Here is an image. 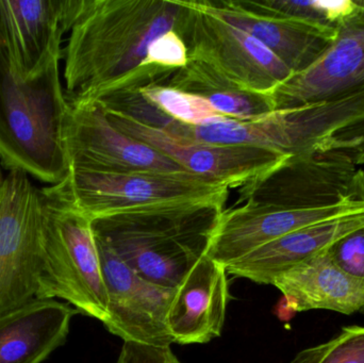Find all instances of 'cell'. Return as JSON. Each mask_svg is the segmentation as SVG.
Masks as SVG:
<instances>
[{
    "instance_id": "10",
    "label": "cell",
    "mask_w": 364,
    "mask_h": 363,
    "mask_svg": "<svg viewBox=\"0 0 364 363\" xmlns=\"http://www.w3.org/2000/svg\"><path fill=\"white\" fill-rule=\"evenodd\" d=\"M64 141L70 172L188 173L164 153L117 129L98 102L70 104Z\"/></svg>"
},
{
    "instance_id": "4",
    "label": "cell",
    "mask_w": 364,
    "mask_h": 363,
    "mask_svg": "<svg viewBox=\"0 0 364 363\" xmlns=\"http://www.w3.org/2000/svg\"><path fill=\"white\" fill-rule=\"evenodd\" d=\"M159 129L184 140L256 147L289 158L363 134L364 90L331 102L274 111L252 121L226 119L192 126L168 119Z\"/></svg>"
},
{
    "instance_id": "25",
    "label": "cell",
    "mask_w": 364,
    "mask_h": 363,
    "mask_svg": "<svg viewBox=\"0 0 364 363\" xmlns=\"http://www.w3.org/2000/svg\"><path fill=\"white\" fill-rule=\"evenodd\" d=\"M326 251L342 271L364 281V226L333 243Z\"/></svg>"
},
{
    "instance_id": "16",
    "label": "cell",
    "mask_w": 364,
    "mask_h": 363,
    "mask_svg": "<svg viewBox=\"0 0 364 363\" xmlns=\"http://www.w3.org/2000/svg\"><path fill=\"white\" fill-rule=\"evenodd\" d=\"M197 6L262 43L293 74L314 65L335 40L337 29L252 14L232 0H195Z\"/></svg>"
},
{
    "instance_id": "23",
    "label": "cell",
    "mask_w": 364,
    "mask_h": 363,
    "mask_svg": "<svg viewBox=\"0 0 364 363\" xmlns=\"http://www.w3.org/2000/svg\"><path fill=\"white\" fill-rule=\"evenodd\" d=\"M139 92L149 104L166 117L186 125L203 126L229 119L203 98L168 85H151Z\"/></svg>"
},
{
    "instance_id": "9",
    "label": "cell",
    "mask_w": 364,
    "mask_h": 363,
    "mask_svg": "<svg viewBox=\"0 0 364 363\" xmlns=\"http://www.w3.org/2000/svg\"><path fill=\"white\" fill-rule=\"evenodd\" d=\"M42 234V190L23 170H10L0 188V313L36 298Z\"/></svg>"
},
{
    "instance_id": "14",
    "label": "cell",
    "mask_w": 364,
    "mask_h": 363,
    "mask_svg": "<svg viewBox=\"0 0 364 363\" xmlns=\"http://www.w3.org/2000/svg\"><path fill=\"white\" fill-rule=\"evenodd\" d=\"M66 0H0V49L15 72L36 78L61 61Z\"/></svg>"
},
{
    "instance_id": "20",
    "label": "cell",
    "mask_w": 364,
    "mask_h": 363,
    "mask_svg": "<svg viewBox=\"0 0 364 363\" xmlns=\"http://www.w3.org/2000/svg\"><path fill=\"white\" fill-rule=\"evenodd\" d=\"M272 286L294 313L321 309L348 315L364 311V281L342 271L326 251L282 273Z\"/></svg>"
},
{
    "instance_id": "12",
    "label": "cell",
    "mask_w": 364,
    "mask_h": 363,
    "mask_svg": "<svg viewBox=\"0 0 364 363\" xmlns=\"http://www.w3.org/2000/svg\"><path fill=\"white\" fill-rule=\"evenodd\" d=\"M364 90V0L340 21L335 40L308 70L293 74L271 94L274 111L291 110Z\"/></svg>"
},
{
    "instance_id": "21",
    "label": "cell",
    "mask_w": 364,
    "mask_h": 363,
    "mask_svg": "<svg viewBox=\"0 0 364 363\" xmlns=\"http://www.w3.org/2000/svg\"><path fill=\"white\" fill-rule=\"evenodd\" d=\"M164 85L207 100L220 114L252 121L274 112L271 95L250 91L208 64L188 60Z\"/></svg>"
},
{
    "instance_id": "5",
    "label": "cell",
    "mask_w": 364,
    "mask_h": 363,
    "mask_svg": "<svg viewBox=\"0 0 364 363\" xmlns=\"http://www.w3.org/2000/svg\"><path fill=\"white\" fill-rule=\"evenodd\" d=\"M42 264L38 300H65L104 322L107 293L92 220L53 185L42 190Z\"/></svg>"
},
{
    "instance_id": "27",
    "label": "cell",
    "mask_w": 364,
    "mask_h": 363,
    "mask_svg": "<svg viewBox=\"0 0 364 363\" xmlns=\"http://www.w3.org/2000/svg\"><path fill=\"white\" fill-rule=\"evenodd\" d=\"M115 363H181L170 347H154L143 343L124 342Z\"/></svg>"
},
{
    "instance_id": "26",
    "label": "cell",
    "mask_w": 364,
    "mask_h": 363,
    "mask_svg": "<svg viewBox=\"0 0 364 363\" xmlns=\"http://www.w3.org/2000/svg\"><path fill=\"white\" fill-rule=\"evenodd\" d=\"M188 62V49L175 30L154 40L147 55V65L176 72Z\"/></svg>"
},
{
    "instance_id": "19",
    "label": "cell",
    "mask_w": 364,
    "mask_h": 363,
    "mask_svg": "<svg viewBox=\"0 0 364 363\" xmlns=\"http://www.w3.org/2000/svg\"><path fill=\"white\" fill-rule=\"evenodd\" d=\"M77 310L57 300H34L0 313V363H42L65 343Z\"/></svg>"
},
{
    "instance_id": "18",
    "label": "cell",
    "mask_w": 364,
    "mask_h": 363,
    "mask_svg": "<svg viewBox=\"0 0 364 363\" xmlns=\"http://www.w3.org/2000/svg\"><path fill=\"white\" fill-rule=\"evenodd\" d=\"M363 226L364 209L331 217L262 245L225 269L227 274L261 285H272L282 273L323 253Z\"/></svg>"
},
{
    "instance_id": "28",
    "label": "cell",
    "mask_w": 364,
    "mask_h": 363,
    "mask_svg": "<svg viewBox=\"0 0 364 363\" xmlns=\"http://www.w3.org/2000/svg\"><path fill=\"white\" fill-rule=\"evenodd\" d=\"M358 163H364V134L363 138V143H361L360 147L358 149Z\"/></svg>"
},
{
    "instance_id": "17",
    "label": "cell",
    "mask_w": 364,
    "mask_h": 363,
    "mask_svg": "<svg viewBox=\"0 0 364 363\" xmlns=\"http://www.w3.org/2000/svg\"><path fill=\"white\" fill-rule=\"evenodd\" d=\"M225 266L205 256L177 288L168 325L175 343L203 345L220 336L228 304Z\"/></svg>"
},
{
    "instance_id": "3",
    "label": "cell",
    "mask_w": 364,
    "mask_h": 363,
    "mask_svg": "<svg viewBox=\"0 0 364 363\" xmlns=\"http://www.w3.org/2000/svg\"><path fill=\"white\" fill-rule=\"evenodd\" d=\"M70 104L60 62L32 79L19 76L0 49V163L55 185L70 174L65 123Z\"/></svg>"
},
{
    "instance_id": "8",
    "label": "cell",
    "mask_w": 364,
    "mask_h": 363,
    "mask_svg": "<svg viewBox=\"0 0 364 363\" xmlns=\"http://www.w3.org/2000/svg\"><path fill=\"white\" fill-rule=\"evenodd\" d=\"M182 6L176 32L188 49V60L200 61L241 87L271 95L293 72L247 32L229 25L197 6Z\"/></svg>"
},
{
    "instance_id": "2",
    "label": "cell",
    "mask_w": 364,
    "mask_h": 363,
    "mask_svg": "<svg viewBox=\"0 0 364 363\" xmlns=\"http://www.w3.org/2000/svg\"><path fill=\"white\" fill-rule=\"evenodd\" d=\"M223 202H190L126 211L92 220L96 240L145 281L177 289L207 256Z\"/></svg>"
},
{
    "instance_id": "22",
    "label": "cell",
    "mask_w": 364,
    "mask_h": 363,
    "mask_svg": "<svg viewBox=\"0 0 364 363\" xmlns=\"http://www.w3.org/2000/svg\"><path fill=\"white\" fill-rule=\"evenodd\" d=\"M247 12L269 18L304 21L337 29L356 1H299V0H232Z\"/></svg>"
},
{
    "instance_id": "13",
    "label": "cell",
    "mask_w": 364,
    "mask_h": 363,
    "mask_svg": "<svg viewBox=\"0 0 364 363\" xmlns=\"http://www.w3.org/2000/svg\"><path fill=\"white\" fill-rule=\"evenodd\" d=\"M105 111L111 123L124 134L164 153L186 172L229 189L242 187L287 159L256 147L184 140L121 113Z\"/></svg>"
},
{
    "instance_id": "7",
    "label": "cell",
    "mask_w": 364,
    "mask_h": 363,
    "mask_svg": "<svg viewBox=\"0 0 364 363\" xmlns=\"http://www.w3.org/2000/svg\"><path fill=\"white\" fill-rule=\"evenodd\" d=\"M90 219L190 202H223L229 188L190 173L102 174L70 170L53 185Z\"/></svg>"
},
{
    "instance_id": "11",
    "label": "cell",
    "mask_w": 364,
    "mask_h": 363,
    "mask_svg": "<svg viewBox=\"0 0 364 363\" xmlns=\"http://www.w3.org/2000/svg\"><path fill=\"white\" fill-rule=\"evenodd\" d=\"M107 293L105 327L124 342L170 347L168 311L177 289L154 285L96 240Z\"/></svg>"
},
{
    "instance_id": "15",
    "label": "cell",
    "mask_w": 364,
    "mask_h": 363,
    "mask_svg": "<svg viewBox=\"0 0 364 363\" xmlns=\"http://www.w3.org/2000/svg\"><path fill=\"white\" fill-rule=\"evenodd\" d=\"M364 202H348L316 209H280L241 205L223 211L207 256L220 266L290 232L331 217L363 210Z\"/></svg>"
},
{
    "instance_id": "24",
    "label": "cell",
    "mask_w": 364,
    "mask_h": 363,
    "mask_svg": "<svg viewBox=\"0 0 364 363\" xmlns=\"http://www.w3.org/2000/svg\"><path fill=\"white\" fill-rule=\"evenodd\" d=\"M291 363H364V327H344L333 340L299 352Z\"/></svg>"
},
{
    "instance_id": "6",
    "label": "cell",
    "mask_w": 364,
    "mask_h": 363,
    "mask_svg": "<svg viewBox=\"0 0 364 363\" xmlns=\"http://www.w3.org/2000/svg\"><path fill=\"white\" fill-rule=\"evenodd\" d=\"M363 134L287 158L240 187L237 205L299 210L364 202V170L358 168Z\"/></svg>"
},
{
    "instance_id": "1",
    "label": "cell",
    "mask_w": 364,
    "mask_h": 363,
    "mask_svg": "<svg viewBox=\"0 0 364 363\" xmlns=\"http://www.w3.org/2000/svg\"><path fill=\"white\" fill-rule=\"evenodd\" d=\"M181 11L179 0H76L63 49L68 104L164 85L175 72L147 65V55Z\"/></svg>"
}]
</instances>
